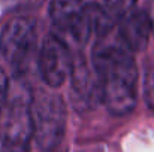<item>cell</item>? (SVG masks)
I'll return each instance as SVG.
<instances>
[{
	"label": "cell",
	"instance_id": "6da1fadb",
	"mask_svg": "<svg viewBox=\"0 0 154 152\" xmlns=\"http://www.w3.org/2000/svg\"><path fill=\"white\" fill-rule=\"evenodd\" d=\"M91 66L103 87V103L117 116L129 115L136 104L138 69L133 52L112 31L96 40L91 51Z\"/></svg>",
	"mask_w": 154,
	"mask_h": 152
},
{
	"label": "cell",
	"instance_id": "7a4b0ae2",
	"mask_svg": "<svg viewBox=\"0 0 154 152\" xmlns=\"http://www.w3.org/2000/svg\"><path fill=\"white\" fill-rule=\"evenodd\" d=\"M35 139L32 118V94L21 84L9 88L6 104L0 113L2 152H29Z\"/></svg>",
	"mask_w": 154,
	"mask_h": 152
},
{
	"label": "cell",
	"instance_id": "3957f363",
	"mask_svg": "<svg viewBox=\"0 0 154 152\" xmlns=\"http://www.w3.org/2000/svg\"><path fill=\"white\" fill-rule=\"evenodd\" d=\"M32 118L35 142L44 151L55 149L66 128V106L58 94L39 90L32 94Z\"/></svg>",
	"mask_w": 154,
	"mask_h": 152
},
{
	"label": "cell",
	"instance_id": "277c9868",
	"mask_svg": "<svg viewBox=\"0 0 154 152\" xmlns=\"http://www.w3.org/2000/svg\"><path fill=\"white\" fill-rule=\"evenodd\" d=\"M36 43V21L33 18L15 16L5 24L0 34V51L18 76L29 72Z\"/></svg>",
	"mask_w": 154,
	"mask_h": 152
},
{
	"label": "cell",
	"instance_id": "5b68a950",
	"mask_svg": "<svg viewBox=\"0 0 154 152\" xmlns=\"http://www.w3.org/2000/svg\"><path fill=\"white\" fill-rule=\"evenodd\" d=\"M38 67L44 82L58 88L70 76L73 69V58L67 43L57 34H48L38 54Z\"/></svg>",
	"mask_w": 154,
	"mask_h": 152
},
{
	"label": "cell",
	"instance_id": "8992f818",
	"mask_svg": "<svg viewBox=\"0 0 154 152\" xmlns=\"http://www.w3.org/2000/svg\"><path fill=\"white\" fill-rule=\"evenodd\" d=\"M70 100L76 110L87 112L103 101V87L94 67L82 55L73 61L70 73Z\"/></svg>",
	"mask_w": 154,
	"mask_h": 152
},
{
	"label": "cell",
	"instance_id": "52a82bcc",
	"mask_svg": "<svg viewBox=\"0 0 154 152\" xmlns=\"http://www.w3.org/2000/svg\"><path fill=\"white\" fill-rule=\"evenodd\" d=\"M117 33L132 52L142 51L153 33L151 15L142 9H132L118 19Z\"/></svg>",
	"mask_w": 154,
	"mask_h": 152
},
{
	"label": "cell",
	"instance_id": "ba28073f",
	"mask_svg": "<svg viewBox=\"0 0 154 152\" xmlns=\"http://www.w3.org/2000/svg\"><path fill=\"white\" fill-rule=\"evenodd\" d=\"M88 0H51L50 18L52 24L63 33L85 9Z\"/></svg>",
	"mask_w": 154,
	"mask_h": 152
},
{
	"label": "cell",
	"instance_id": "9c48e42d",
	"mask_svg": "<svg viewBox=\"0 0 154 152\" xmlns=\"http://www.w3.org/2000/svg\"><path fill=\"white\" fill-rule=\"evenodd\" d=\"M136 1L138 0H105V7L111 13V16L118 21L127 12L135 9Z\"/></svg>",
	"mask_w": 154,
	"mask_h": 152
},
{
	"label": "cell",
	"instance_id": "30bf717a",
	"mask_svg": "<svg viewBox=\"0 0 154 152\" xmlns=\"http://www.w3.org/2000/svg\"><path fill=\"white\" fill-rule=\"evenodd\" d=\"M45 0H0L2 9L5 12L14 10H30L39 7Z\"/></svg>",
	"mask_w": 154,
	"mask_h": 152
},
{
	"label": "cell",
	"instance_id": "8fae6325",
	"mask_svg": "<svg viewBox=\"0 0 154 152\" xmlns=\"http://www.w3.org/2000/svg\"><path fill=\"white\" fill-rule=\"evenodd\" d=\"M9 81H8V76L5 73L3 69H0V113L6 104L8 100V94H9Z\"/></svg>",
	"mask_w": 154,
	"mask_h": 152
},
{
	"label": "cell",
	"instance_id": "7c38bea8",
	"mask_svg": "<svg viewBox=\"0 0 154 152\" xmlns=\"http://www.w3.org/2000/svg\"><path fill=\"white\" fill-rule=\"evenodd\" d=\"M151 19H153V31H154V12H153V15H151Z\"/></svg>",
	"mask_w": 154,
	"mask_h": 152
}]
</instances>
